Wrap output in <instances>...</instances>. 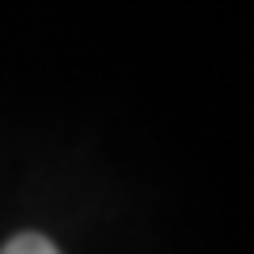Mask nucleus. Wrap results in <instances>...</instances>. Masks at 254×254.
<instances>
[{"label":"nucleus","mask_w":254,"mask_h":254,"mask_svg":"<svg viewBox=\"0 0 254 254\" xmlns=\"http://www.w3.org/2000/svg\"><path fill=\"white\" fill-rule=\"evenodd\" d=\"M0 254H64V250L43 233H17V237H9V242L0 246Z\"/></svg>","instance_id":"obj_1"}]
</instances>
